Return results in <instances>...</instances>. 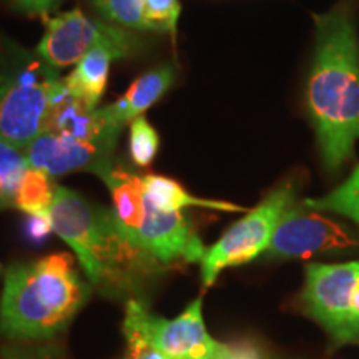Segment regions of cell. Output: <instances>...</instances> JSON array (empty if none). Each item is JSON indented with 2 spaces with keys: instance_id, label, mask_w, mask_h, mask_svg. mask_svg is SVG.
Returning <instances> with one entry per match:
<instances>
[{
  "instance_id": "6da1fadb",
  "label": "cell",
  "mask_w": 359,
  "mask_h": 359,
  "mask_svg": "<svg viewBox=\"0 0 359 359\" xmlns=\"http://www.w3.org/2000/svg\"><path fill=\"white\" fill-rule=\"evenodd\" d=\"M313 19L316 42L306 83V110L323 163L334 173L353 158L359 142V39L344 8Z\"/></svg>"
},
{
  "instance_id": "9c48e42d",
  "label": "cell",
  "mask_w": 359,
  "mask_h": 359,
  "mask_svg": "<svg viewBox=\"0 0 359 359\" xmlns=\"http://www.w3.org/2000/svg\"><path fill=\"white\" fill-rule=\"evenodd\" d=\"M359 246V236L303 201H294L283 215L268 248L273 258H309L327 251H348Z\"/></svg>"
},
{
  "instance_id": "ba28073f",
  "label": "cell",
  "mask_w": 359,
  "mask_h": 359,
  "mask_svg": "<svg viewBox=\"0 0 359 359\" xmlns=\"http://www.w3.org/2000/svg\"><path fill=\"white\" fill-rule=\"evenodd\" d=\"M123 333L142 336L167 359H210L226 348V343L213 339L206 331L201 298L188 304L175 320H163L140 299H130Z\"/></svg>"
},
{
  "instance_id": "e0dca14e",
  "label": "cell",
  "mask_w": 359,
  "mask_h": 359,
  "mask_svg": "<svg viewBox=\"0 0 359 359\" xmlns=\"http://www.w3.org/2000/svg\"><path fill=\"white\" fill-rule=\"evenodd\" d=\"M55 190L50 175L29 167L17 187L13 206L29 217H50Z\"/></svg>"
},
{
  "instance_id": "4316f807",
  "label": "cell",
  "mask_w": 359,
  "mask_h": 359,
  "mask_svg": "<svg viewBox=\"0 0 359 359\" xmlns=\"http://www.w3.org/2000/svg\"><path fill=\"white\" fill-rule=\"evenodd\" d=\"M27 230H29V235L32 240H42L48 233L53 231L50 217H30Z\"/></svg>"
},
{
  "instance_id": "52a82bcc",
  "label": "cell",
  "mask_w": 359,
  "mask_h": 359,
  "mask_svg": "<svg viewBox=\"0 0 359 359\" xmlns=\"http://www.w3.org/2000/svg\"><path fill=\"white\" fill-rule=\"evenodd\" d=\"M95 47H109L120 58L140 50V40L132 30L88 19L80 8L45 20V34L37 53L55 70L67 69Z\"/></svg>"
},
{
  "instance_id": "4fadbf2b",
  "label": "cell",
  "mask_w": 359,
  "mask_h": 359,
  "mask_svg": "<svg viewBox=\"0 0 359 359\" xmlns=\"http://www.w3.org/2000/svg\"><path fill=\"white\" fill-rule=\"evenodd\" d=\"M111 193L114 215L130 241H133L138 228L142 226L147 210V195L143 177L127 170L115 161L98 175Z\"/></svg>"
},
{
  "instance_id": "7402d4cb",
  "label": "cell",
  "mask_w": 359,
  "mask_h": 359,
  "mask_svg": "<svg viewBox=\"0 0 359 359\" xmlns=\"http://www.w3.org/2000/svg\"><path fill=\"white\" fill-rule=\"evenodd\" d=\"M180 13L182 6L178 0H143V17L148 30L154 32H170L175 35Z\"/></svg>"
},
{
  "instance_id": "ffe728a7",
  "label": "cell",
  "mask_w": 359,
  "mask_h": 359,
  "mask_svg": "<svg viewBox=\"0 0 359 359\" xmlns=\"http://www.w3.org/2000/svg\"><path fill=\"white\" fill-rule=\"evenodd\" d=\"M95 11L107 20L128 30H148L143 0H92Z\"/></svg>"
},
{
  "instance_id": "ac0fdd59",
  "label": "cell",
  "mask_w": 359,
  "mask_h": 359,
  "mask_svg": "<svg viewBox=\"0 0 359 359\" xmlns=\"http://www.w3.org/2000/svg\"><path fill=\"white\" fill-rule=\"evenodd\" d=\"M308 208L321 213H336L359 224V163L343 185L320 198H306Z\"/></svg>"
},
{
  "instance_id": "7c38bea8",
  "label": "cell",
  "mask_w": 359,
  "mask_h": 359,
  "mask_svg": "<svg viewBox=\"0 0 359 359\" xmlns=\"http://www.w3.org/2000/svg\"><path fill=\"white\" fill-rule=\"evenodd\" d=\"M123 125L115 118L110 107H88L69 93L52 107L43 132L64 135L83 142L116 145Z\"/></svg>"
},
{
  "instance_id": "484cf974",
  "label": "cell",
  "mask_w": 359,
  "mask_h": 359,
  "mask_svg": "<svg viewBox=\"0 0 359 359\" xmlns=\"http://www.w3.org/2000/svg\"><path fill=\"white\" fill-rule=\"evenodd\" d=\"M60 0H15V6L27 15H47Z\"/></svg>"
},
{
  "instance_id": "603a6c76",
  "label": "cell",
  "mask_w": 359,
  "mask_h": 359,
  "mask_svg": "<svg viewBox=\"0 0 359 359\" xmlns=\"http://www.w3.org/2000/svg\"><path fill=\"white\" fill-rule=\"evenodd\" d=\"M0 359H62V354L52 346L8 344L0 351Z\"/></svg>"
},
{
  "instance_id": "5bb4252c",
  "label": "cell",
  "mask_w": 359,
  "mask_h": 359,
  "mask_svg": "<svg viewBox=\"0 0 359 359\" xmlns=\"http://www.w3.org/2000/svg\"><path fill=\"white\" fill-rule=\"evenodd\" d=\"M175 77L177 74L170 64L145 72L130 85L123 97L109 105L111 114L125 127V123L142 116L151 105H155L172 88Z\"/></svg>"
},
{
  "instance_id": "277c9868",
  "label": "cell",
  "mask_w": 359,
  "mask_h": 359,
  "mask_svg": "<svg viewBox=\"0 0 359 359\" xmlns=\"http://www.w3.org/2000/svg\"><path fill=\"white\" fill-rule=\"evenodd\" d=\"M67 93L58 70L39 53L8 52L0 60V140L25 150L43 133L52 107Z\"/></svg>"
},
{
  "instance_id": "cb8c5ba5",
  "label": "cell",
  "mask_w": 359,
  "mask_h": 359,
  "mask_svg": "<svg viewBox=\"0 0 359 359\" xmlns=\"http://www.w3.org/2000/svg\"><path fill=\"white\" fill-rule=\"evenodd\" d=\"M127 338L128 359H167L158 349L151 346L147 339L133 333H123Z\"/></svg>"
},
{
  "instance_id": "5b68a950",
  "label": "cell",
  "mask_w": 359,
  "mask_h": 359,
  "mask_svg": "<svg viewBox=\"0 0 359 359\" xmlns=\"http://www.w3.org/2000/svg\"><path fill=\"white\" fill-rule=\"evenodd\" d=\"M304 313L323 326L334 348L359 343V262L309 264Z\"/></svg>"
},
{
  "instance_id": "8992f818",
  "label": "cell",
  "mask_w": 359,
  "mask_h": 359,
  "mask_svg": "<svg viewBox=\"0 0 359 359\" xmlns=\"http://www.w3.org/2000/svg\"><path fill=\"white\" fill-rule=\"evenodd\" d=\"M294 201L293 185L286 183L275 188L262 203L228 228L217 243L206 248L200 262L205 288L217 281L223 269L250 263L262 253H266L278 223Z\"/></svg>"
},
{
  "instance_id": "7a4b0ae2",
  "label": "cell",
  "mask_w": 359,
  "mask_h": 359,
  "mask_svg": "<svg viewBox=\"0 0 359 359\" xmlns=\"http://www.w3.org/2000/svg\"><path fill=\"white\" fill-rule=\"evenodd\" d=\"M50 223L53 233L74 250L90 283L103 294L123 298L168 266L128 240L114 210L92 205L69 188L57 187Z\"/></svg>"
},
{
  "instance_id": "d4e9b609",
  "label": "cell",
  "mask_w": 359,
  "mask_h": 359,
  "mask_svg": "<svg viewBox=\"0 0 359 359\" xmlns=\"http://www.w3.org/2000/svg\"><path fill=\"white\" fill-rule=\"evenodd\" d=\"M210 359H263V356L251 344H226L222 353Z\"/></svg>"
},
{
  "instance_id": "9a60e30c",
  "label": "cell",
  "mask_w": 359,
  "mask_h": 359,
  "mask_svg": "<svg viewBox=\"0 0 359 359\" xmlns=\"http://www.w3.org/2000/svg\"><path fill=\"white\" fill-rule=\"evenodd\" d=\"M116 58H120L118 53L109 47L92 48L64 80L69 95L87 103L88 107H97L105 93L111 60Z\"/></svg>"
},
{
  "instance_id": "8fae6325",
  "label": "cell",
  "mask_w": 359,
  "mask_h": 359,
  "mask_svg": "<svg viewBox=\"0 0 359 359\" xmlns=\"http://www.w3.org/2000/svg\"><path fill=\"white\" fill-rule=\"evenodd\" d=\"M111 145L83 142L77 138L43 132L25 148L29 167L42 170L50 177L72 172H90L100 175L114 163Z\"/></svg>"
},
{
  "instance_id": "44dd1931",
  "label": "cell",
  "mask_w": 359,
  "mask_h": 359,
  "mask_svg": "<svg viewBox=\"0 0 359 359\" xmlns=\"http://www.w3.org/2000/svg\"><path fill=\"white\" fill-rule=\"evenodd\" d=\"M160 138L145 116H137L130 125V156L138 167H148L158 154Z\"/></svg>"
},
{
  "instance_id": "d6986e66",
  "label": "cell",
  "mask_w": 359,
  "mask_h": 359,
  "mask_svg": "<svg viewBox=\"0 0 359 359\" xmlns=\"http://www.w3.org/2000/svg\"><path fill=\"white\" fill-rule=\"evenodd\" d=\"M29 161L24 150L0 140V210L13 206L17 187H19Z\"/></svg>"
},
{
  "instance_id": "3957f363",
  "label": "cell",
  "mask_w": 359,
  "mask_h": 359,
  "mask_svg": "<svg viewBox=\"0 0 359 359\" xmlns=\"http://www.w3.org/2000/svg\"><path fill=\"white\" fill-rule=\"evenodd\" d=\"M90 296L69 253L12 264L4 278L0 333L8 339H50L62 333Z\"/></svg>"
},
{
  "instance_id": "2e32d148",
  "label": "cell",
  "mask_w": 359,
  "mask_h": 359,
  "mask_svg": "<svg viewBox=\"0 0 359 359\" xmlns=\"http://www.w3.org/2000/svg\"><path fill=\"white\" fill-rule=\"evenodd\" d=\"M143 185L148 200L154 203L161 212H182L188 206H201V208H212L218 212H246L241 206L228 203V201L206 200L193 196L178 182L161 177V175H145L143 177Z\"/></svg>"
},
{
  "instance_id": "30bf717a",
  "label": "cell",
  "mask_w": 359,
  "mask_h": 359,
  "mask_svg": "<svg viewBox=\"0 0 359 359\" xmlns=\"http://www.w3.org/2000/svg\"><path fill=\"white\" fill-rule=\"evenodd\" d=\"M147 195V193H145ZM133 243L158 258L161 263L201 262L205 245L182 212H161L148 200L142 226Z\"/></svg>"
}]
</instances>
